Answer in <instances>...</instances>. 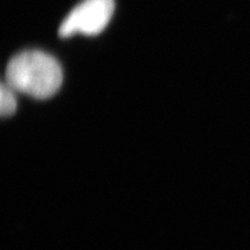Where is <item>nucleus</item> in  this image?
Returning <instances> with one entry per match:
<instances>
[{"mask_svg":"<svg viewBox=\"0 0 250 250\" xmlns=\"http://www.w3.org/2000/svg\"><path fill=\"white\" fill-rule=\"evenodd\" d=\"M114 9V0H83L64 19L59 36L66 39L74 34L98 35L110 22Z\"/></svg>","mask_w":250,"mask_h":250,"instance_id":"nucleus-2","label":"nucleus"},{"mask_svg":"<svg viewBox=\"0 0 250 250\" xmlns=\"http://www.w3.org/2000/svg\"><path fill=\"white\" fill-rule=\"evenodd\" d=\"M5 83L15 92L45 100L61 88L62 70L52 56L39 50H27L9 61Z\"/></svg>","mask_w":250,"mask_h":250,"instance_id":"nucleus-1","label":"nucleus"},{"mask_svg":"<svg viewBox=\"0 0 250 250\" xmlns=\"http://www.w3.org/2000/svg\"><path fill=\"white\" fill-rule=\"evenodd\" d=\"M15 90L4 83L0 89V112L2 117L11 116L17 110V98Z\"/></svg>","mask_w":250,"mask_h":250,"instance_id":"nucleus-3","label":"nucleus"}]
</instances>
